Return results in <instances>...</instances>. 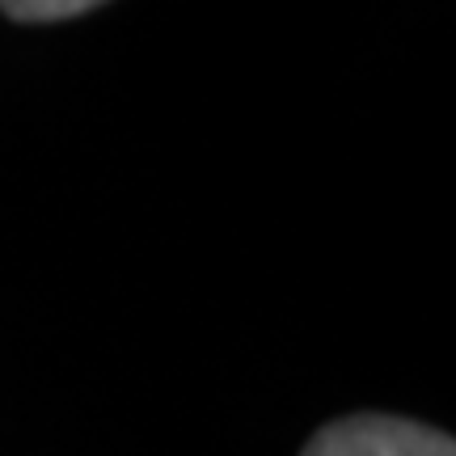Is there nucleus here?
Returning <instances> with one entry per match:
<instances>
[{"instance_id":"nucleus-1","label":"nucleus","mask_w":456,"mask_h":456,"mask_svg":"<svg viewBox=\"0 0 456 456\" xmlns=\"http://www.w3.org/2000/svg\"><path fill=\"white\" fill-rule=\"evenodd\" d=\"M300 456H456L448 431L393 414H346L326 423Z\"/></svg>"},{"instance_id":"nucleus-2","label":"nucleus","mask_w":456,"mask_h":456,"mask_svg":"<svg viewBox=\"0 0 456 456\" xmlns=\"http://www.w3.org/2000/svg\"><path fill=\"white\" fill-rule=\"evenodd\" d=\"M98 9V0H4L0 13L13 21H68Z\"/></svg>"}]
</instances>
